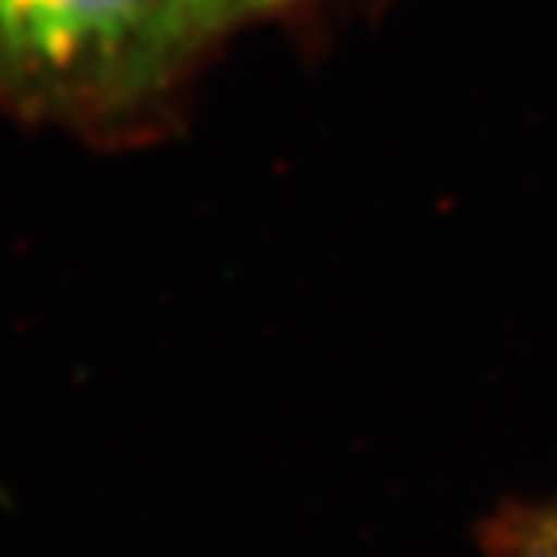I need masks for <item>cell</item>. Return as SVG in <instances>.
Instances as JSON below:
<instances>
[{
    "label": "cell",
    "instance_id": "6da1fadb",
    "mask_svg": "<svg viewBox=\"0 0 557 557\" xmlns=\"http://www.w3.org/2000/svg\"><path fill=\"white\" fill-rule=\"evenodd\" d=\"M178 0H0V101L77 111L172 74Z\"/></svg>",
    "mask_w": 557,
    "mask_h": 557
},
{
    "label": "cell",
    "instance_id": "7a4b0ae2",
    "mask_svg": "<svg viewBox=\"0 0 557 557\" xmlns=\"http://www.w3.org/2000/svg\"><path fill=\"white\" fill-rule=\"evenodd\" d=\"M289 0H178L175 4V54L178 61L188 58L198 45L225 30L228 24L243 21L249 14L269 11Z\"/></svg>",
    "mask_w": 557,
    "mask_h": 557
},
{
    "label": "cell",
    "instance_id": "3957f363",
    "mask_svg": "<svg viewBox=\"0 0 557 557\" xmlns=\"http://www.w3.org/2000/svg\"><path fill=\"white\" fill-rule=\"evenodd\" d=\"M524 557H557V524H547Z\"/></svg>",
    "mask_w": 557,
    "mask_h": 557
},
{
    "label": "cell",
    "instance_id": "277c9868",
    "mask_svg": "<svg viewBox=\"0 0 557 557\" xmlns=\"http://www.w3.org/2000/svg\"><path fill=\"white\" fill-rule=\"evenodd\" d=\"M554 524H557V521H554Z\"/></svg>",
    "mask_w": 557,
    "mask_h": 557
}]
</instances>
